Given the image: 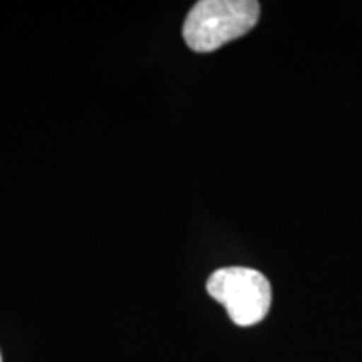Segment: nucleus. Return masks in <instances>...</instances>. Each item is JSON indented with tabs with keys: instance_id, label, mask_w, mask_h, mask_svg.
Returning <instances> with one entry per match:
<instances>
[{
	"instance_id": "obj_3",
	"label": "nucleus",
	"mask_w": 362,
	"mask_h": 362,
	"mask_svg": "<svg viewBox=\"0 0 362 362\" xmlns=\"http://www.w3.org/2000/svg\"><path fill=\"white\" fill-rule=\"evenodd\" d=\"M0 362H2V356H0Z\"/></svg>"
},
{
	"instance_id": "obj_1",
	"label": "nucleus",
	"mask_w": 362,
	"mask_h": 362,
	"mask_svg": "<svg viewBox=\"0 0 362 362\" xmlns=\"http://www.w3.org/2000/svg\"><path fill=\"white\" fill-rule=\"evenodd\" d=\"M255 0H200L183 25V37L194 52H211L245 35L259 22Z\"/></svg>"
},
{
	"instance_id": "obj_2",
	"label": "nucleus",
	"mask_w": 362,
	"mask_h": 362,
	"mask_svg": "<svg viewBox=\"0 0 362 362\" xmlns=\"http://www.w3.org/2000/svg\"><path fill=\"white\" fill-rule=\"evenodd\" d=\"M206 291L240 327L262 322L270 310V282L259 270L248 267H225L214 272L206 282Z\"/></svg>"
}]
</instances>
